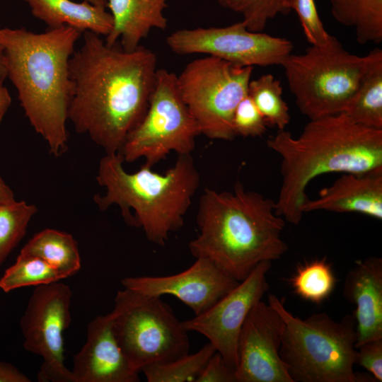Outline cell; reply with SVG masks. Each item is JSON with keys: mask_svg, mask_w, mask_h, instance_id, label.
<instances>
[{"mask_svg": "<svg viewBox=\"0 0 382 382\" xmlns=\"http://www.w3.org/2000/svg\"><path fill=\"white\" fill-rule=\"evenodd\" d=\"M82 34L83 43L69 64L68 120L105 154L119 153L148 108L157 57L141 45L125 51L95 33Z\"/></svg>", "mask_w": 382, "mask_h": 382, "instance_id": "obj_1", "label": "cell"}, {"mask_svg": "<svg viewBox=\"0 0 382 382\" xmlns=\"http://www.w3.org/2000/svg\"><path fill=\"white\" fill-rule=\"evenodd\" d=\"M267 146L281 157L275 212L294 225L302 219L306 189L314 178L382 170V129L358 125L344 112L310 120L297 137L279 130Z\"/></svg>", "mask_w": 382, "mask_h": 382, "instance_id": "obj_2", "label": "cell"}, {"mask_svg": "<svg viewBox=\"0 0 382 382\" xmlns=\"http://www.w3.org/2000/svg\"><path fill=\"white\" fill-rule=\"evenodd\" d=\"M81 35L69 26L48 28L39 33L0 27L7 78L16 87L30 125L55 156L67 148L69 64Z\"/></svg>", "mask_w": 382, "mask_h": 382, "instance_id": "obj_3", "label": "cell"}, {"mask_svg": "<svg viewBox=\"0 0 382 382\" xmlns=\"http://www.w3.org/2000/svg\"><path fill=\"white\" fill-rule=\"evenodd\" d=\"M196 221L199 233L189 243L192 256L211 260L238 282L288 250L281 236L285 220L276 214L274 201L240 181L233 191L206 188Z\"/></svg>", "mask_w": 382, "mask_h": 382, "instance_id": "obj_4", "label": "cell"}, {"mask_svg": "<svg viewBox=\"0 0 382 382\" xmlns=\"http://www.w3.org/2000/svg\"><path fill=\"white\" fill-rule=\"evenodd\" d=\"M123 162L120 153L105 154L100 160L96 180L105 193L96 195L94 202L100 210L117 205L128 225L141 228L151 243L164 246L170 234L183 226L199 185L191 154L178 155L164 173L144 164L128 173Z\"/></svg>", "mask_w": 382, "mask_h": 382, "instance_id": "obj_5", "label": "cell"}, {"mask_svg": "<svg viewBox=\"0 0 382 382\" xmlns=\"http://www.w3.org/2000/svg\"><path fill=\"white\" fill-rule=\"evenodd\" d=\"M268 304L284 321L279 356L293 382H358L353 315L335 320L325 313L293 316L274 294Z\"/></svg>", "mask_w": 382, "mask_h": 382, "instance_id": "obj_6", "label": "cell"}, {"mask_svg": "<svg viewBox=\"0 0 382 382\" xmlns=\"http://www.w3.org/2000/svg\"><path fill=\"white\" fill-rule=\"evenodd\" d=\"M381 51L357 56L332 35L325 45L289 55L281 66L300 112L310 120L345 112Z\"/></svg>", "mask_w": 382, "mask_h": 382, "instance_id": "obj_7", "label": "cell"}, {"mask_svg": "<svg viewBox=\"0 0 382 382\" xmlns=\"http://www.w3.org/2000/svg\"><path fill=\"white\" fill-rule=\"evenodd\" d=\"M110 312L117 343L136 371L189 353L187 332L170 306L160 296L124 288Z\"/></svg>", "mask_w": 382, "mask_h": 382, "instance_id": "obj_8", "label": "cell"}, {"mask_svg": "<svg viewBox=\"0 0 382 382\" xmlns=\"http://www.w3.org/2000/svg\"><path fill=\"white\" fill-rule=\"evenodd\" d=\"M253 66L236 65L207 55L189 62L177 84L200 134L212 139L233 140V117L248 96Z\"/></svg>", "mask_w": 382, "mask_h": 382, "instance_id": "obj_9", "label": "cell"}, {"mask_svg": "<svg viewBox=\"0 0 382 382\" xmlns=\"http://www.w3.org/2000/svg\"><path fill=\"white\" fill-rule=\"evenodd\" d=\"M199 134L198 125L180 95L177 75L158 69L148 108L119 153L128 163L144 158V165L151 168L172 151L191 154Z\"/></svg>", "mask_w": 382, "mask_h": 382, "instance_id": "obj_10", "label": "cell"}, {"mask_svg": "<svg viewBox=\"0 0 382 382\" xmlns=\"http://www.w3.org/2000/svg\"><path fill=\"white\" fill-rule=\"evenodd\" d=\"M71 296L69 286L59 282L37 286L20 320L24 348L42 359L40 382H74L64 364L63 340L71 322Z\"/></svg>", "mask_w": 382, "mask_h": 382, "instance_id": "obj_11", "label": "cell"}, {"mask_svg": "<svg viewBox=\"0 0 382 382\" xmlns=\"http://www.w3.org/2000/svg\"><path fill=\"white\" fill-rule=\"evenodd\" d=\"M177 54H206L242 66L282 65L291 54L289 40L249 30L242 21L225 27L180 29L166 38Z\"/></svg>", "mask_w": 382, "mask_h": 382, "instance_id": "obj_12", "label": "cell"}, {"mask_svg": "<svg viewBox=\"0 0 382 382\" xmlns=\"http://www.w3.org/2000/svg\"><path fill=\"white\" fill-rule=\"evenodd\" d=\"M271 266V261L261 262L212 307L182 321L187 331L206 337L216 352L235 369L240 332L250 311L269 288L266 275Z\"/></svg>", "mask_w": 382, "mask_h": 382, "instance_id": "obj_13", "label": "cell"}, {"mask_svg": "<svg viewBox=\"0 0 382 382\" xmlns=\"http://www.w3.org/2000/svg\"><path fill=\"white\" fill-rule=\"evenodd\" d=\"M284 321L262 300L248 314L237 345L236 382H293L279 356Z\"/></svg>", "mask_w": 382, "mask_h": 382, "instance_id": "obj_14", "label": "cell"}, {"mask_svg": "<svg viewBox=\"0 0 382 382\" xmlns=\"http://www.w3.org/2000/svg\"><path fill=\"white\" fill-rule=\"evenodd\" d=\"M238 282L204 257H197L190 267L175 274L127 277L121 280L124 288L144 295L175 296L195 316L212 307Z\"/></svg>", "mask_w": 382, "mask_h": 382, "instance_id": "obj_15", "label": "cell"}, {"mask_svg": "<svg viewBox=\"0 0 382 382\" xmlns=\"http://www.w3.org/2000/svg\"><path fill=\"white\" fill-rule=\"evenodd\" d=\"M86 340L74 357V382H138L112 330L110 313L98 316L87 326Z\"/></svg>", "mask_w": 382, "mask_h": 382, "instance_id": "obj_16", "label": "cell"}, {"mask_svg": "<svg viewBox=\"0 0 382 382\" xmlns=\"http://www.w3.org/2000/svg\"><path fill=\"white\" fill-rule=\"evenodd\" d=\"M343 295L356 306L355 347L382 338V259L357 261L345 278Z\"/></svg>", "mask_w": 382, "mask_h": 382, "instance_id": "obj_17", "label": "cell"}, {"mask_svg": "<svg viewBox=\"0 0 382 382\" xmlns=\"http://www.w3.org/2000/svg\"><path fill=\"white\" fill-rule=\"evenodd\" d=\"M301 209L303 214L317 210L357 212L381 220L382 170L342 173L333 184L322 189L318 198H307Z\"/></svg>", "mask_w": 382, "mask_h": 382, "instance_id": "obj_18", "label": "cell"}, {"mask_svg": "<svg viewBox=\"0 0 382 382\" xmlns=\"http://www.w3.org/2000/svg\"><path fill=\"white\" fill-rule=\"evenodd\" d=\"M168 0H108L112 28L105 37L108 45L120 40L125 51H132L140 45L152 28L164 30L167 18L163 15Z\"/></svg>", "mask_w": 382, "mask_h": 382, "instance_id": "obj_19", "label": "cell"}, {"mask_svg": "<svg viewBox=\"0 0 382 382\" xmlns=\"http://www.w3.org/2000/svg\"><path fill=\"white\" fill-rule=\"evenodd\" d=\"M30 8L32 14L50 28L62 26L74 28L107 36L112 28V18L105 8L83 1L23 0Z\"/></svg>", "mask_w": 382, "mask_h": 382, "instance_id": "obj_20", "label": "cell"}, {"mask_svg": "<svg viewBox=\"0 0 382 382\" xmlns=\"http://www.w3.org/2000/svg\"><path fill=\"white\" fill-rule=\"evenodd\" d=\"M21 253L45 261L57 270L63 279L76 274L81 268L77 243L66 232L52 228L36 233L22 248Z\"/></svg>", "mask_w": 382, "mask_h": 382, "instance_id": "obj_21", "label": "cell"}, {"mask_svg": "<svg viewBox=\"0 0 382 382\" xmlns=\"http://www.w3.org/2000/svg\"><path fill=\"white\" fill-rule=\"evenodd\" d=\"M333 18L352 28L359 43L382 41V0H329Z\"/></svg>", "mask_w": 382, "mask_h": 382, "instance_id": "obj_22", "label": "cell"}, {"mask_svg": "<svg viewBox=\"0 0 382 382\" xmlns=\"http://www.w3.org/2000/svg\"><path fill=\"white\" fill-rule=\"evenodd\" d=\"M344 113L358 125L382 129V51L374 60Z\"/></svg>", "mask_w": 382, "mask_h": 382, "instance_id": "obj_23", "label": "cell"}, {"mask_svg": "<svg viewBox=\"0 0 382 382\" xmlns=\"http://www.w3.org/2000/svg\"><path fill=\"white\" fill-rule=\"evenodd\" d=\"M290 282L294 293L299 297L320 304L332 293L336 278L331 265L321 258L299 265Z\"/></svg>", "mask_w": 382, "mask_h": 382, "instance_id": "obj_24", "label": "cell"}, {"mask_svg": "<svg viewBox=\"0 0 382 382\" xmlns=\"http://www.w3.org/2000/svg\"><path fill=\"white\" fill-rule=\"evenodd\" d=\"M248 95L267 125L283 130L289 124V109L282 98V88L279 81L275 79L272 74H264L255 80H250Z\"/></svg>", "mask_w": 382, "mask_h": 382, "instance_id": "obj_25", "label": "cell"}, {"mask_svg": "<svg viewBox=\"0 0 382 382\" xmlns=\"http://www.w3.org/2000/svg\"><path fill=\"white\" fill-rule=\"evenodd\" d=\"M216 352L208 342L197 352L189 353L172 361L144 367L148 382H195L209 358Z\"/></svg>", "mask_w": 382, "mask_h": 382, "instance_id": "obj_26", "label": "cell"}, {"mask_svg": "<svg viewBox=\"0 0 382 382\" xmlns=\"http://www.w3.org/2000/svg\"><path fill=\"white\" fill-rule=\"evenodd\" d=\"M59 272L42 259L20 253L14 264L0 278V289L6 292L28 286H40L62 279Z\"/></svg>", "mask_w": 382, "mask_h": 382, "instance_id": "obj_27", "label": "cell"}, {"mask_svg": "<svg viewBox=\"0 0 382 382\" xmlns=\"http://www.w3.org/2000/svg\"><path fill=\"white\" fill-rule=\"evenodd\" d=\"M37 207L25 201L0 204V259L3 262L24 236Z\"/></svg>", "mask_w": 382, "mask_h": 382, "instance_id": "obj_28", "label": "cell"}, {"mask_svg": "<svg viewBox=\"0 0 382 382\" xmlns=\"http://www.w3.org/2000/svg\"><path fill=\"white\" fill-rule=\"evenodd\" d=\"M224 8L243 16L247 28L262 32L270 19L278 13L287 14L281 0H216Z\"/></svg>", "mask_w": 382, "mask_h": 382, "instance_id": "obj_29", "label": "cell"}, {"mask_svg": "<svg viewBox=\"0 0 382 382\" xmlns=\"http://www.w3.org/2000/svg\"><path fill=\"white\" fill-rule=\"evenodd\" d=\"M289 13L293 9L297 14L306 38L311 45H327L332 35L325 29L318 15L315 0H281Z\"/></svg>", "mask_w": 382, "mask_h": 382, "instance_id": "obj_30", "label": "cell"}, {"mask_svg": "<svg viewBox=\"0 0 382 382\" xmlns=\"http://www.w3.org/2000/svg\"><path fill=\"white\" fill-rule=\"evenodd\" d=\"M267 124L248 95L236 107L233 117V129L236 136L261 137L267 131Z\"/></svg>", "mask_w": 382, "mask_h": 382, "instance_id": "obj_31", "label": "cell"}, {"mask_svg": "<svg viewBox=\"0 0 382 382\" xmlns=\"http://www.w3.org/2000/svg\"><path fill=\"white\" fill-rule=\"evenodd\" d=\"M357 349L356 364L364 367L376 381H382V338L366 342Z\"/></svg>", "mask_w": 382, "mask_h": 382, "instance_id": "obj_32", "label": "cell"}, {"mask_svg": "<svg viewBox=\"0 0 382 382\" xmlns=\"http://www.w3.org/2000/svg\"><path fill=\"white\" fill-rule=\"evenodd\" d=\"M195 382H236L235 368L216 352L207 361Z\"/></svg>", "mask_w": 382, "mask_h": 382, "instance_id": "obj_33", "label": "cell"}, {"mask_svg": "<svg viewBox=\"0 0 382 382\" xmlns=\"http://www.w3.org/2000/svg\"><path fill=\"white\" fill-rule=\"evenodd\" d=\"M31 380L16 366L0 361V382H30Z\"/></svg>", "mask_w": 382, "mask_h": 382, "instance_id": "obj_34", "label": "cell"}, {"mask_svg": "<svg viewBox=\"0 0 382 382\" xmlns=\"http://www.w3.org/2000/svg\"><path fill=\"white\" fill-rule=\"evenodd\" d=\"M11 104V97L3 83H0V124Z\"/></svg>", "mask_w": 382, "mask_h": 382, "instance_id": "obj_35", "label": "cell"}, {"mask_svg": "<svg viewBox=\"0 0 382 382\" xmlns=\"http://www.w3.org/2000/svg\"><path fill=\"white\" fill-rule=\"evenodd\" d=\"M16 199L12 190L0 177V204L8 203Z\"/></svg>", "mask_w": 382, "mask_h": 382, "instance_id": "obj_36", "label": "cell"}, {"mask_svg": "<svg viewBox=\"0 0 382 382\" xmlns=\"http://www.w3.org/2000/svg\"><path fill=\"white\" fill-rule=\"evenodd\" d=\"M7 78V72L4 62V50L0 45V83H3Z\"/></svg>", "mask_w": 382, "mask_h": 382, "instance_id": "obj_37", "label": "cell"}, {"mask_svg": "<svg viewBox=\"0 0 382 382\" xmlns=\"http://www.w3.org/2000/svg\"><path fill=\"white\" fill-rule=\"evenodd\" d=\"M97 7L105 8L107 7L108 0H84Z\"/></svg>", "mask_w": 382, "mask_h": 382, "instance_id": "obj_38", "label": "cell"}, {"mask_svg": "<svg viewBox=\"0 0 382 382\" xmlns=\"http://www.w3.org/2000/svg\"><path fill=\"white\" fill-rule=\"evenodd\" d=\"M1 263H2V262H1V259H0V265H1Z\"/></svg>", "mask_w": 382, "mask_h": 382, "instance_id": "obj_39", "label": "cell"}]
</instances>
